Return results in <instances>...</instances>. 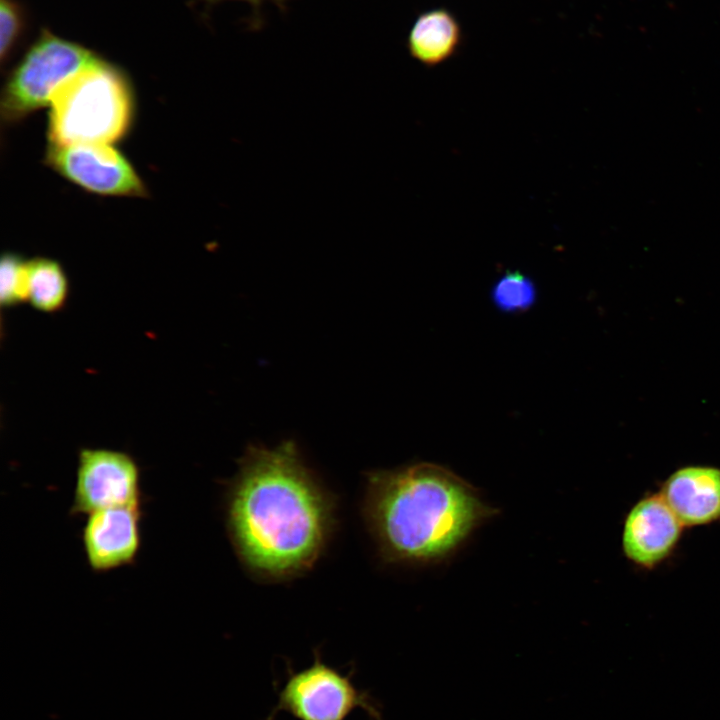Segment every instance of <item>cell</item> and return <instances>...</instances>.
Wrapping results in <instances>:
<instances>
[{
    "mask_svg": "<svg viewBox=\"0 0 720 720\" xmlns=\"http://www.w3.org/2000/svg\"><path fill=\"white\" fill-rule=\"evenodd\" d=\"M334 503L292 441L250 445L225 504L232 545L246 568L284 579L311 568L333 525Z\"/></svg>",
    "mask_w": 720,
    "mask_h": 720,
    "instance_id": "6da1fadb",
    "label": "cell"
},
{
    "mask_svg": "<svg viewBox=\"0 0 720 720\" xmlns=\"http://www.w3.org/2000/svg\"><path fill=\"white\" fill-rule=\"evenodd\" d=\"M366 483L364 516L390 562L440 561L498 511L467 481L433 463L369 472Z\"/></svg>",
    "mask_w": 720,
    "mask_h": 720,
    "instance_id": "7a4b0ae2",
    "label": "cell"
},
{
    "mask_svg": "<svg viewBox=\"0 0 720 720\" xmlns=\"http://www.w3.org/2000/svg\"><path fill=\"white\" fill-rule=\"evenodd\" d=\"M48 120L50 144H112L130 128L134 101L116 66L96 58L55 90Z\"/></svg>",
    "mask_w": 720,
    "mask_h": 720,
    "instance_id": "3957f363",
    "label": "cell"
},
{
    "mask_svg": "<svg viewBox=\"0 0 720 720\" xmlns=\"http://www.w3.org/2000/svg\"><path fill=\"white\" fill-rule=\"evenodd\" d=\"M96 58L85 47L43 30L8 76L2 118L15 122L44 107L60 84Z\"/></svg>",
    "mask_w": 720,
    "mask_h": 720,
    "instance_id": "277c9868",
    "label": "cell"
},
{
    "mask_svg": "<svg viewBox=\"0 0 720 720\" xmlns=\"http://www.w3.org/2000/svg\"><path fill=\"white\" fill-rule=\"evenodd\" d=\"M142 505L141 469L129 453L108 448L79 450L71 515Z\"/></svg>",
    "mask_w": 720,
    "mask_h": 720,
    "instance_id": "5b68a950",
    "label": "cell"
},
{
    "mask_svg": "<svg viewBox=\"0 0 720 720\" xmlns=\"http://www.w3.org/2000/svg\"><path fill=\"white\" fill-rule=\"evenodd\" d=\"M356 707L379 718L368 696L316 655L310 667L290 675L274 713L286 711L299 720H345Z\"/></svg>",
    "mask_w": 720,
    "mask_h": 720,
    "instance_id": "8992f818",
    "label": "cell"
},
{
    "mask_svg": "<svg viewBox=\"0 0 720 720\" xmlns=\"http://www.w3.org/2000/svg\"><path fill=\"white\" fill-rule=\"evenodd\" d=\"M45 160L58 174L89 192L108 196L146 195L141 178L111 144H49Z\"/></svg>",
    "mask_w": 720,
    "mask_h": 720,
    "instance_id": "52a82bcc",
    "label": "cell"
},
{
    "mask_svg": "<svg viewBox=\"0 0 720 720\" xmlns=\"http://www.w3.org/2000/svg\"><path fill=\"white\" fill-rule=\"evenodd\" d=\"M684 529L659 492L647 494L625 516L623 554L638 568L655 569L675 552Z\"/></svg>",
    "mask_w": 720,
    "mask_h": 720,
    "instance_id": "ba28073f",
    "label": "cell"
},
{
    "mask_svg": "<svg viewBox=\"0 0 720 720\" xmlns=\"http://www.w3.org/2000/svg\"><path fill=\"white\" fill-rule=\"evenodd\" d=\"M142 506H121L88 515L81 541L89 568L107 573L135 563L142 543Z\"/></svg>",
    "mask_w": 720,
    "mask_h": 720,
    "instance_id": "9c48e42d",
    "label": "cell"
},
{
    "mask_svg": "<svg viewBox=\"0 0 720 720\" xmlns=\"http://www.w3.org/2000/svg\"><path fill=\"white\" fill-rule=\"evenodd\" d=\"M659 493L685 528L720 521V467L682 466L664 480Z\"/></svg>",
    "mask_w": 720,
    "mask_h": 720,
    "instance_id": "30bf717a",
    "label": "cell"
},
{
    "mask_svg": "<svg viewBox=\"0 0 720 720\" xmlns=\"http://www.w3.org/2000/svg\"><path fill=\"white\" fill-rule=\"evenodd\" d=\"M462 40V30L455 15L446 8L421 13L408 36V50L426 66L439 65L451 58Z\"/></svg>",
    "mask_w": 720,
    "mask_h": 720,
    "instance_id": "8fae6325",
    "label": "cell"
},
{
    "mask_svg": "<svg viewBox=\"0 0 720 720\" xmlns=\"http://www.w3.org/2000/svg\"><path fill=\"white\" fill-rule=\"evenodd\" d=\"M69 297L67 275L59 262L46 257L28 260L27 302L44 313L61 311Z\"/></svg>",
    "mask_w": 720,
    "mask_h": 720,
    "instance_id": "7c38bea8",
    "label": "cell"
},
{
    "mask_svg": "<svg viewBox=\"0 0 720 720\" xmlns=\"http://www.w3.org/2000/svg\"><path fill=\"white\" fill-rule=\"evenodd\" d=\"M491 298L501 311L525 312L536 302L537 289L533 280L525 274L506 271L493 285Z\"/></svg>",
    "mask_w": 720,
    "mask_h": 720,
    "instance_id": "4fadbf2b",
    "label": "cell"
},
{
    "mask_svg": "<svg viewBox=\"0 0 720 720\" xmlns=\"http://www.w3.org/2000/svg\"><path fill=\"white\" fill-rule=\"evenodd\" d=\"M28 261L16 253L6 252L0 262V303L12 308L27 302Z\"/></svg>",
    "mask_w": 720,
    "mask_h": 720,
    "instance_id": "5bb4252c",
    "label": "cell"
},
{
    "mask_svg": "<svg viewBox=\"0 0 720 720\" xmlns=\"http://www.w3.org/2000/svg\"><path fill=\"white\" fill-rule=\"evenodd\" d=\"M24 31V14L14 0L0 2V56L4 63L8 60Z\"/></svg>",
    "mask_w": 720,
    "mask_h": 720,
    "instance_id": "9a60e30c",
    "label": "cell"
},
{
    "mask_svg": "<svg viewBox=\"0 0 720 720\" xmlns=\"http://www.w3.org/2000/svg\"><path fill=\"white\" fill-rule=\"evenodd\" d=\"M208 1H209V2H216V1H219V0H208ZM247 1H250V2L256 4V3H258L260 0H247Z\"/></svg>",
    "mask_w": 720,
    "mask_h": 720,
    "instance_id": "2e32d148",
    "label": "cell"
}]
</instances>
